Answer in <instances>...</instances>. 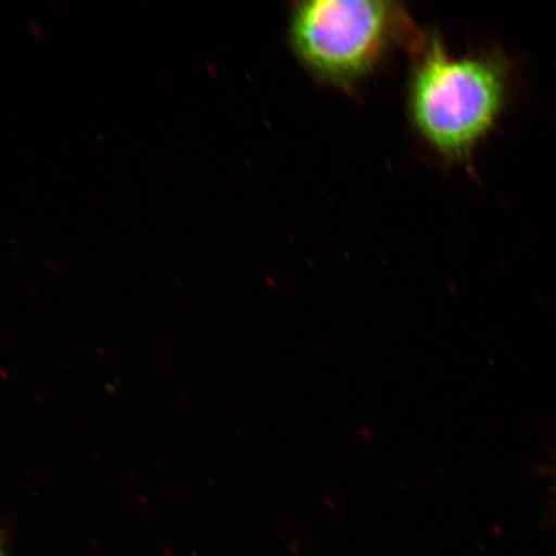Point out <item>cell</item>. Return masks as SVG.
<instances>
[{
    "instance_id": "obj_4",
    "label": "cell",
    "mask_w": 556,
    "mask_h": 556,
    "mask_svg": "<svg viewBox=\"0 0 556 556\" xmlns=\"http://www.w3.org/2000/svg\"><path fill=\"white\" fill-rule=\"evenodd\" d=\"M164 81H166V86L173 87V85H172L173 81L168 75H164Z\"/></svg>"
},
{
    "instance_id": "obj_2",
    "label": "cell",
    "mask_w": 556,
    "mask_h": 556,
    "mask_svg": "<svg viewBox=\"0 0 556 556\" xmlns=\"http://www.w3.org/2000/svg\"><path fill=\"white\" fill-rule=\"evenodd\" d=\"M427 34L402 4L384 0H304L290 11V46L319 81L351 89L405 48L413 54Z\"/></svg>"
},
{
    "instance_id": "obj_1",
    "label": "cell",
    "mask_w": 556,
    "mask_h": 556,
    "mask_svg": "<svg viewBox=\"0 0 556 556\" xmlns=\"http://www.w3.org/2000/svg\"><path fill=\"white\" fill-rule=\"evenodd\" d=\"M413 55L407 110L415 134L442 162L470 168L513 100L514 61L496 47L452 53L434 34Z\"/></svg>"
},
{
    "instance_id": "obj_5",
    "label": "cell",
    "mask_w": 556,
    "mask_h": 556,
    "mask_svg": "<svg viewBox=\"0 0 556 556\" xmlns=\"http://www.w3.org/2000/svg\"><path fill=\"white\" fill-rule=\"evenodd\" d=\"M0 556H2V555H0Z\"/></svg>"
},
{
    "instance_id": "obj_3",
    "label": "cell",
    "mask_w": 556,
    "mask_h": 556,
    "mask_svg": "<svg viewBox=\"0 0 556 556\" xmlns=\"http://www.w3.org/2000/svg\"><path fill=\"white\" fill-rule=\"evenodd\" d=\"M27 27H29V31L33 37L37 40L45 39V27L37 20L27 21Z\"/></svg>"
}]
</instances>
